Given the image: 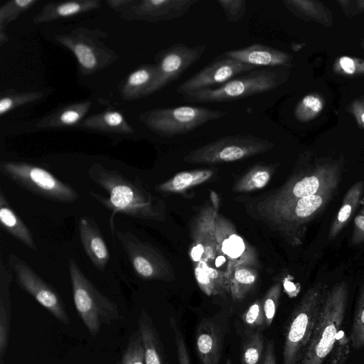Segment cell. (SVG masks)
I'll list each match as a JSON object with an SVG mask.
<instances>
[{"label":"cell","instance_id":"1","mask_svg":"<svg viewBox=\"0 0 364 364\" xmlns=\"http://www.w3.org/2000/svg\"><path fill=\"white\" fill-rule=\"evenodd\" d=\"M88 176L109 195L105 198L90 191L93 198L112 211L110 219L112 231L115 230L112 218L117 213L145 220H159L162 217L161 203L144 188L139 180L130 178L100 164L90 166Z\"/></svg>","mask_w":364,"mask_h":364},{"label":"cell","instance_id":"2","mask_svg":"<svg viewBox=\"0 0 364 364\" xmlns=\"http://www.w3.org/2000/svg\"><path fill=\"white\" fill-rule=\"evenodd\" d=\"M348 300L346 282L336 283L328 289L301 364H325L343 325Z\"/></svg>","mask_w":364,"mask_h":364},{"label":"cell","instance_id":"3","mask_svg":"<svg viewBox=\"0 0 364 364\" xmlns=\"http://www.w3.org/2000/svg\"><path fill=\"white\" fill-rule=\"evenodd\" d=\"M328 290L324 282L314 284L294 309L284 331L283 364H301Z\"/></svg>","mask_w":364,"mask_h":364},{"label":"cell","instance_id":"4","mask_svg":"<svg viewBox=\"0 0 364 364\" xmlns=\"http://www.w3.org/2000/svg\"><path fill=\"white\" fill-rule=\"evenodd\" d=\"M68 272L75 309L90 335L95 338L102 326L122 318L118 306L99 291L73 258L68 261Z\"/></svg>","mask_w":364,"mask_h":364},{"label":"cell","instance_id":"5","mask_svg":"<svg viewBox=\"0 0 364 364\" xmlns=\"http://www.w3.org/2000/svg\"><path fill=\"white\" fill-rule=\"evenodd\" d=\"M281 82L278 73L273 68L255 69L218 87L183 95V100L198 103L231 102L271 91Z\"/></svg>","mask_w":364,"mask_h":364},{"label":"cell","instance_id":"6","mask_svg":"<svg viewBox=\"0 0 364 364\" xmlns=\"http://www.w3.org/2000/svg\"><path fill=\"white\" fill-rule=\"evenodd\" d=\"M228 113L204 107L182 105L151 109L141 114L139 118L155 134L164 137H173L193 132Z\"/></svg>","mask_w":364,"mask_h":364},{"label":"cell","instance_id":"7","mask_svg":"<svg viewBox=\"0 0 364 364\" xmlns=\"http://www.w3.org/2000/svg\"><path fill=\"white\" fill-rule=\"evenodd\" d=\"M0 171L22 188L48 200L72 203L79 198V194L71 186L41 167L26 162L2 161Z\"/></svg>","mask_w":364,"mask_h":364},{"label":"cell","instance_id":"8","mask_svg":"<svg viewBox=\"0 0 364 364\" xmlns=\"http://www.w3.org/2000/svg\"><path fill=\"white\" fill-rule=\"evenodd\" d=\"M338 186H333L313 196L270 206L269 215L282 228L293 245L301 244L307 225L324 210Z\"/></svg>","mask_w":364,"mask_h":364},{"label":"cell","instance_id":"9","mask_svg":"<svg viewBox=\"0 0 364 364\" xmlns=\"http://www.w3.org/2000/svg\"><path fill=\"white\" fill-rule=\"evenodd\" d=\"M107 33L98 29L79 27L69 33L57 35L55 41L70 50L84 75H92L112 64L117 55L107 47L103 39Z\"/></svg>","mask_w":364,"mask_h":364},{"label":"cell","instance_id":"10","mask_svg":"<svg viewBox=\"0 0 364 364\" xmlns=\"http://www.w3.org/2000/svg\"><path fill=\"white\" fill-rule=\"evenodd\" d=\"M274 145L271 141L253 135H229L193 149L183 161L191 164L232 162L264 153Z\"/></svg>","mask_w":364,"mask_h":364},{"label":"cell","instance_id":"11","mask_svg":"<svg viewBox=\"0 0 364 364\" xmlns=\"http://www.w3.org/2000/svg\"><path fill=\"white\" fill-rule=\"evenodd\" d=\"M8 267L16 284L60 323L68 325L70 316L58 291L43 280L23 259L10 253Z\"/></svg>","mask_w":364,"mask_h":364},{"label":"cell","instance_id":"12","mask_svg":"<svg viewBox=\"0 0 364 364\" xmlns=\"http://www.w3.org/2000/svg\"><path fill=\"white\" fill-rule=\"evenodd\" d=\"M205 49L206 46L203 44L189 46L183 43H176L159 52L156 55L155 76L144 97L177 80L200 60Z\"/></svg>","mask_w":364,"mask_h":364},{"label":"cell","instance_id":"13","mask_svg":"<svg viewBox=\"0 0 364 364\" xmlns=\"http://www.w3.org/2000/svg\"><path fill=\"white\" fill-rule=\"evenodd\" d=\"M114 232L137 276L144 279L168 278V266L156 248L130 232L114 230Z\"/></svg>","mask_w":364,"mask_h":364},{"label":"cell","instance_id":"14","mask_svg":"<svg viewBox=\"0 0 364 364\" xmlns=\"http://www.w3.org/2000/svg\"><path fill=\"white\" fill-rule=\"evenodd\" d=\"M256 68L253 65L222 54L181 82L177 87L176 92L185 95L191 92L216 87L236 76Z\"/></svg>","mask_w":364,"mask_h":364},{"label":"cell","instance_id":"15","mask_svg":"<svg viewBox=\"0 0 364 364\" xmlns=\"http://www.w3.org/2000/svg\"><path fill=\"white\" fill-rule=\"evenodd\" d=\"M340 179V173L336 167H317L291 178L273 198L270 206L313 196L326 188L338 185Z\"/></svg>","mask_w":364,"mask_h":364},{"label":"cell","instance_id":"16","mask_svg":"<svg viewBox=\"0 0 364 364\" xmlns=\"http://www.w3.org/2000/svg\"><path fill=\"white\" fill-rule=\"evenodd\" d=\"M198 0L134 1L122 13L127 19L147 22L170 21L185 15Z\"/></svg>","mask_w":364,"mask_h":364},{"label":"cell","instance_id":"17","mask_svg":"<svg viewBox=\"0 0 364 364\" xmlns=\"http://www.w3.org/2000/svg\"><path fill=\"white\" fill-rule=\"evenodd\" d=\"M78 230L85 254L96 268L104 271L110 255L98 225L94 218L84 216L79 220Z\"/></svg>","mask_w":364,"mask_h":364},{"label":"cell","instance_id":"18","mask_svg":"<svg viewBox=\"0 0 364 364\" xmlns=\"http://www.w3.org/2000/svg\"><path fill=\"white\" fill-rule=\"evenodd\" d=\"M196 350L199 364H219L223 335L219 325L211 319L201 322L196 331Z\"/></svg>","mask_w":364,"mask_h":364},{"label":"cell","instance_id":"19","mask_svg":"<svg viewBox=\"0 0 364 364\" xmlns=\"http://www.w3.org/2000/svg\"><path fill=\"white\" fill-rule=\"evenodd\" d=\"M223 55L256 68L282 66L287 64L289 60L287 53L260 43L227 50Z\"/></svg>","mask_w":364,"mask_h":364},{"label":"cell","instance_id":"20","mask_svg":"<svg viewBox=\"0 0 364 364\" xmlns=\"http://www.w3.org/2000/svg\"><path fill=\"white\" fill-rule=\"evenodd\" d=\"M0 363L4 362L9 342L12 308L10 285L14 275L0 257Z\"/></svg>","mask_w":364,"mask_h":364},{"label":"cell","instance_id":"21","mask_svg":"<svg viewBox=\"0 0 364 364\" xmlns=\"http://www.w3.org/2000/svg\"><path fill=\"white\" fill-rule=\"evenodd\" d=\"M137 322L146 364H168L159 333L151 316L146 310H142Z\"/></svg>","mask_w":364,"mask_h":364},{"label":"cell","instance_id":"22","mask_svg":"<svg viewBox=\"0 0 364 364\" xmlns=\"http://www.w3.org/2000/svg\"><path fill=\"white\" fill-rule=\"evenodd\" d=\"M98 0H77L53 2L46 4L33 18V22L48 23L58 19L69 18L99 8Z\"/></svg>","mask_w":364,"mask_h":364},{"label":"cell","instance_id":"23","mask_svg":"<svg viewBox=\"0 0 364 364\" xmlns=\"http://www.w3.org/2000/svg\"><path fill=\"white\" fill-rule=\"evenodd\" d=\"M0 222L4 231L29 249L37 250V245L30 229L14 210L2 190L0 191Z\"/></svg>","mask_w":364,"mask_h":364},{"label":"cell","instance_id":"24","mask_svg":"<svg viewBox=\"0 0 364 364\" xmlns=\"http://www.w3.org/2000/svg\"><path fill=\"white\" fill-rule=\"evenodd\" d=\"M364 193V181L353 183L346 193L341 205L330 225L328 237L334 239L346 227L359 206Z\"/></svg>","mask_w":364,"mask_h":364},{"label":"cell","instance_id":"25","mask_svg":"<svg viewBox=\"0 0 364 364\" xmlns=\"http://www.w3.org/2000/svg\"><path fill=\"white\" fill-rule=\"evenodd\" d=\"M92 102L82 101L63 106L41 119L39 128H59L79 124L88 112Z\"/></svg>","mask_w":364,"mask_h":364},{"label":"cell","instance_id":"26","mask_svg":"<svg viewBox=\"0 0 364 364\" xmlns=\"http://www.w3.org/2000/svg\"><path fill=\"white\" fill-rule=\"evenodd\" d=\"M80 127L86 129L122 134L134 132L124 115L116 110H106L83 119Z\"/></svg>","mask_w":364,"mask_h":364},{"label":"cell","instance_id":"27","mask_svg":"<svg viewBox=\"0 0 364 364\" xmlns=\"http://www.w3.org/2000/svg\"><path fill=\"white\" fill-rule=\"evenodd\" d=\"M156 73V64H144L132 72L120 87L122 97L125 100L144 97Z\"/></svg>","mask_w":364,"mask_h":364},{"label":"cell","instance_id":"28","mask_svg":"<svg viewBox=\"0 0 364 364\" xmlns=\"http://www.w3.org/2000/svg\"><path fill=\"white\" fill-rule=\"evenodd\" d=\"M213 174V171L210 169L180 172L167 181L159 184L156 189L159 192H180L203 183Z\"/></svg>","mask_w":364,"mask_h":364},{"label":"cell","instance_id":"29","mask_svg":"<svg viewBox=\"0 0 364 364\" xmlns=\"http://www.w3.org/2000/svg\"><path fill=\"white\" fill-rule=\"evenodd\" d=\"M265 350L262 334L257 331L246 333L240 348L242 364H258Z\"/></svg>","mask_w":364,"mask_h":364},{"label":"cell","instance_id":"30","mask_svg":"<svg viewBox=\"0 0 364 364\" xmlns=\"http://www.w3.org/2000/svg\"><path fill=\"white\" fill-rule=\"evenodd\" d=\"M274 170L272 166L256 165L235 186L237 191H250L264 187Z\"/></svg>","mask_w":364,"mask_h":364},{"label":"cell","instance_id":"31","mask_svg":"<svg viewBox=\"0 0 364 364\" xmlns=\"http://www.w3.org/2000/svg\"><path fill=\"white\" fill-rule=\"evenodd\" d=\"M44 93L41 91L7 92L1 96L0 115L3 116L11 110L41 99Z\"/></svg>","mask_w":364,"mask_h":364},{"label":"cell","instance_id":"32","mask_svg":"<svg viewBox=\"0 0 364 364\" xmlns=\"http://www.w3.org/2000/svg\"><path fill=\"white\" fill-rule=\"evenodd\" d=\"M350 340L353 349L359 350L364 347V284L358 296Z\"/></svg>","mask_w":364,"mask_h":364},{"label":"cell","instance_id":"33","mask_svg":"<svg viewBox=\"0 0 364 364\" xmlns=\"http://www.w3.org/2000/svg\"><path fill=\"white\" fill-rule=\"evenodd\" d=\"M117 364H146L144 349L138 328L129 336Z\"/></svg>","mask_w":364,"mask_h":364},{"label":"cell","instance_id":"34","mask_svg":"<svg viewBox=\"0 0 364 364\" xmlns=\"http://www.w3.org/2000/svg\"><path fill=\"white\" fill-rule=\"evenodd\" d=\"M38 2V0H13L6 2L0 8V29H4L6 25Z\"/></svg>","mask_w":364,"mask_h":364},{"label":"cell","instance_id":"35","mask_svg":"<svg viewBox=\"0 0 364 364\" xmlns=\"http://www.w3.org/2000/svg\"><path fill=\"white\" fill-rule=\"evenodd\" d=\"M218 246L220 245L222 252L230 259H236L242 256L245 250V245L238 235L231 233L227 237H223L218 232L216 233Z\"/></svg>","mask_w":364,"mask_h":364},{"label":"cell","instance_id":"36","mask_svg":"<svg viewBox=\"0 0 364 364\" xmlns=\"http://www.w3.org/2000/svg\"><path fill=\"white\" fill-rule=\"evenodd\" d=\"M350 347V334L341 328L336 343L325 364H345L348 358Z\"/></svg>","mask_w":364,"mask_h":364},{"label":"cell","instance_id":"37","mask_svg":"<svg viewBox=\"0 0 364 364\" xmlns=\"http://www.w3.org/2000/svg\"><path fill=\"white\" fill-rule=\"evenodd\" d=\"M169 326L173 336L178 364H191L186 343L181 326L173 317H170Z\"/></svg>","mask_w":364,"mask_h":364},{"label":"cell","instance_id":"38","mask_svg":"<svg viewBox=\"0 0 364 364\" xmlns=\"http://www.w3.org/2000/svg\"><path fill=\"white\" fill-rule=\"evenodd\" d=\"M281 294V285L274 284L267 293L262 301V307L265 317L266 326L272 324L276 312Z\"/></svg>","mask_w":364,"mask_h":364},{"label":"cell","instance_id":"39","mask_svg":"<svg viewBox=\"0 0 364 364\" xmlns=\"http://www.w3.org/2000/svg\"><path fill=\"white\" fill-rule=\"evenodd\" d=\"M227 19L231 23H237L245 16L247 11L245 0H217Z\"/></svg>","mask_w":364,"mask_h":364},{"label":"cell","instance_id":"40","mask_svg":"<svg viewBox=\"0 0 364 364\" xmlns=\"http://www.w3.org/2000/svg\"><path fill=\"white\" fill-rule=\"evenodd\" d=\"M322 109V103L318 97L307 95L299 103L295 109V116L299 120H306L319 112Z\"/></svg>","mask_w":364,"mask_h":364},{"label":"cell","instance_id":"41","mask_svg":"<svg viewBox=\"0 0 364 364\" xmlns=\"http://www.w3.org/2000/svg\"><path fill=\"white\" fill-rule=\"evenodd\" d=\"M243 322L252 328H257L265 326V317L261 301H256L242 314Z\"/></svg>","mask_w":364,"mask_h":364},{"label":"cell","instance_id":"42","mask_svg":"<svg viewBox=\"0 0 364 364\" xmlns=\"http://www.w3.org/2000/svg\"><path fill=\"white\" fill-rule=\"evenodd\" d=\"M350 242L354 245L364 243V204L354 218Z\"/></svg>","mask_w":364,"mask_h":364},{"label":"cell","instance_id":"43","mask_svg":"<svg viewBox=\"0 0 364 364\" xmlns=\"http://www.w3.org/2000/svg\"><path fill=\"white\" fill-rule=\"evenodd\" d=\"M195 275L201 290L207 295L218 294L215 284L208 278L204 270L200 267L198 266L196 267Z\"/></svg>","mask_w":364,"mask_h":364},{"label":"cell","instance_id":"44","mask_svg":"<svg viewBox=\"0 0 364 364\" xmlns=\"http://www.w3.org/2000/svg\"><path fill=\"white\" fill-rule=\"evenodd\" d=\"M260 364H277L274 346L272 341H269L260 361Z\"/></svg>","mask_w":364,"mask_h":364},{"label":"cell","instance_id":"45","mask_svg":"<svg viewBox=\"0 0 364 364\" xmlns=\"http://www.w3.org/2000/svg\"><path fill=\"white\" fill-rule=\"evenodd\" d=\"M133 1L134 0H109L106 1V4L112 9L122 12L127 9Z\"/></svg>","mask_w":364,"mask_h":364},{"label":"cell","instance_id":"46","mask_svg":"<svg viewBox=\"0 0 364 364\" xmlns=\"http://www.w3.org/2000/svg\"><path fill=\"white\" fill-rule=\"evenodd\" d=\"M340 65L343 70L348 73L353 74L355 72V66L353 60L347 56H343L340 59Z\"/></svg>","mask_w":364,"mask_h":364},{"label":"cell","instance_id":"47","mask_svg":"<svg viewBox=\"0 0 364 364\" xmlns=\"http://www.w3.org/2000/svg\"><path fill=\"white\" fill-rule=\"evenodd\" d=\"M205 249L202 243H198L194 245L191 251V259L194 262H198L200 260L203 254L204 253Z\"/></svg>","mask_w":364,"mask_h":364},{"label":"cell","instance_id":"48","mask_svg":"<svg viewBox=\"0 0 364 364\" xmlns=\"http://www.w3.org/2000/svg\"><path fill=\"white\" fill-rule=\"evenodd\" d=\"M226 258L223 255H219L215 258V265L216 267H219L225 262Z\"/></svg>","mask_w":364,"mask_h":364},{"label":"cell","instance_id":"49","mask_svg":"<svg viewBox=\"0 0 364 364\" xmlns=\"http://www.w3.org/2000/svg\"><path fill=\"white\" fill-rule=\"evenodd\" d=\"M225 364H232V361L230 359H228Z\"/></svg>","mask_w":364,"mask_h":364},{"label":"cell","instance_id":"50","mask_svg":"<svg viewBox=\"0 0 364 364\" xmlns=\"http://www.w3.org/2000/svg\"><path fill=\"white\" fill-rule=\"evenodd\" d=\"M361 119L363 122L364 123V113L361 115Z\"/></svg>","mask_w":364,"mask_h":364}]
</instances>
